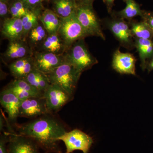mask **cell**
<instances>
[{"mask_svg":"<svg viewBox=\"0 0 153 153\" xmlns=\"http://www.w3.org/2000/svg\"><path fill=\"white\" fill-rule=\"evenodd\" d=\"M16 132L32 138L47 153H63L58 138L68 131L66 126L54 114H47L28 122L16 124Z\"/></svg>","mask_w":153,"mask_h":153,"instance_id":"6da1fadb","label":"cell"},{"mask_svg":"<svg viewBox=\"0 0 153 153\" xmlns=\"http://www.w3.org/2000/svg\"><path fill=\"white\" fill-rule=\"evenodd\" d=\"M82 73L71 64L66 62L47 75L51 84L58 85L73 98Z\"/></svg>","mask_w":153,"mask_h":153,"instance_id":"7a4b0ae2","label":"cell"},{"mask_svg":"<svg viewBox=\"0 0 153 153\" xmlns=\"http://www.w3.org/2000/svg\"><path fill=\"white\" fill-rule=\"evenodd\" d=\"M64 55L66 62L82 73L98 63V60L91 54L86 47L84 39L78 40L72 44Z\"/></svg>","mask_w":153,"mask_h":153,"instance_id":"3957f363","label":"cell"},{"mask_svg":"<svg viewBox=\"0 0 153 153\" xmlns=\"http://www.w3.org/2000/svg\"><path fill=\"white\" fill-rule=\"evenodd\" d=\"M76 18L88 36H95L105 39L98 17L93 4L77 2Z\"/></svg>","mask_w":153,"mask_h":153,"instance_id":"277c9868","label":"cell"},{"mask_svg":"<svg viewBox=\"0 0 153 153\" xmlns=\"http://www.w3.org/2000/svg\"><path fill=\"white\" fill-rule=\"evenodd\" d=\"M58 34L67 48L76 41L88 36L76 18V13L66 19H61Z\"/></svg>","mask_w":153,"mask_h":153,"instance_id":"5b68a950","label":"cell"},{"mask_svg":"<svg viewBox=\"0 0 153 153\" xmlns=\"http://www.w3.org/2000/svg\"><path fill=\"white\" fill-rule=\"evenodd\" d=\"M58 140L64 143L66 148L65 153H71L76 150L88 153L94 142L91 137L78 129L66 132Z\"/></svg>","mask_w":153,"mask_h":153,"instance_id":"8992f818","label":"cell"},{"mask_svg":"<svg viewBox=\"0 0 153 153\" xmlns=\"http://www.w3.org/2000/svg\"><path fill=\"white\" fill-rule=\"evenodd\" d=\"M8 132L10 140L7 145L8 153H42L40 151L42 149L41 147L32 138L15 131Z\"/></svg>","mask_w":153,"mask_h":153,"instance_id":"52a82bcc","label":"cell"},{"mask_svg":"<svg viewBox=\"0 0 153 153\" xmlns=\"http://www.w3.org/2000/svg\"><path fill=\"white\" fill-rule=\"evenodd\" d=\"M43 97L46 100L49 113L55 114L72 99L61 88L55 84H50L44 91Z\"/></svg>","mask_w":153,"mask_h":153,"instance_id":"ba28073f","label":"cell"},{"mask_svg":"<svg viewBox=\"0 0 153 153\" xmlns=\"http://www.w3.org/2000/svg\"><path fill=\"white\" fill-rule=\"evenodd\" d=\"M33 57L36 68L46 74L66 62L64 55H56L49 52L35 51Z\"/></svg>","mask_w":153,"mask_h":153,"instance_id":"9c48e42d","label":"cell"},{"mask_svg":"<svg viewBox=\"0 0 153 153\" xmlns=\"http://www.w3.org/2000/svg\"><path fill=\"white\" fill-rule=\"evenodd\" d=\"M49 113L46 100L44 97H32L22 101L19 117L32 120Z\"/></svg>","mask_w":153,"mask_h":153,"instance_id":"30bf717a","label":"cell"},{"mask_svg":"<svg viewBox=\"0 0 153 153\" xmlns=\"http://www.w3.org/2000/svg\"><path fill=\"white\" fill-rule=\"evenodd\" d=\"M21 102L22 100L8 88L5 87L1 91L0 103L7 114V119L12 126L17 124Z\"/></svg>","mask_w":153,"mask_h":153,"instance_id":"8fae6325","label":"cell"},{"mask_svg":"<svg viewBox=\"0 0 153 153\" xmlns=\"http://www.w3.org/2000/svg\"><path fill=\"white\" fill-rule=\"evenodd\" d=\"M34 52L25 39L10 41L3 54V59L5 63H10L14 60L33 55Z\"/></svg>","mask_w":153,"mask_h":153,"instance_id":"7c38bea8","label":"cell"},{"mask_svg":"<svg viewBox=\"0 0 153 153\" xmlns=\"http://www.w3.org/2000/svg\"><path fill=\"white\" fill-rule=\"evenodd\" d=\"M136 59L129 53L121 52L119 49L115 52L112 60V67L121 74L136 75Z\"/></svg>","mask_w":153,"mask_h":153,"instance_id":"4fadbf2b","label":"cell"},{"mask_svg":"<svg viewBox=\"0 0 153 153\" xmlns=\"http://www.w3.org/2000/svg\"><path fill=\"white\" fill-rule=\"evenodd\" d=\"M108 27L121 44L128 48L132 46L133 36L131 30L123 19L119 18L113 19L108 23Z\"/></svg>","mask_w":153,"mask_h":153,"instance_id":"5bb4252c","label":"cell"},{"mask_svg":"<svg viewBox=\"0 0 153 153\" xmlns=\"http://www.w3.org/2000/svg\"><path fill=\"white\" fill-rule=\"evenodd\" d=\"M22 100L32 97H43L44 93L38 91L24 79H14L6 86Z\"/></svg>","mask_w":153,"mask_h":153,"instance_id":"9a60e30c","label":"cell"},{"mask_svg":"<svg viewBox=\"0 0 153 153\" xmlns=\"http://www.w3.org/2000/svg\"><path fill=\"white\" fill-rule=\"evenodd\" d=\"M8 68L15 79H24L36 68L33 55L14 60Z\"/></svg>","mask_w":153,"mask_h":153,"instance_id":"2e32d148","label":"cell"},{"mask_svg":"<svg viewBox=\"0 0 153 153\" xmlns=\"http://www.w3.org/2000/svg\"><path fill=\"white\" fill-rule=\"evenodd\" d=\"M24 27L22 19L10 18L3 21L1 34L9 41L23 39Z\"/></svg>","mask_w":153,"mask_h":153,"instance_id":"e0dca14e","label":"cell"},{"mask_svg":"<svg viewBox=\"0 0 153 153\" xmlns=\"http://www.w3.org/2000/svg\"><path fill=\"white\" fill-rule=\"evenodd\" d=\"M68 48L58 33L48 34L40 47L36 51L51 52L58 55H63Z\"/></svg>","mask_w":153,"mask_h":153,"instance_id":"ac0fdd59","label":"cell"},{"mask_svg":"<svg viewBox=\"0 0 153 153\" xmlns=\"http://www.w3.org/2000/svg\"><path fill=\"white\" fill-rule=\"evenodd\" d=\"M134 44L139 55L141 67L144 71L146 68L148 60L153 57V42L152 40L136 38Z\"/></svg>","mask_w":153,"mask_h":153,"instance_id":"d6986e66","label":"cell"},{"mask_svg":"<svg viewBox=\"0 0 153 153\" xmlns=\"http://www.w3.org/2000/svg\"><path fill=\"white\" fill-rule=\"evenodd\" d=\"M40 22L49 34L58 33L61 19L52 10L44 9L40 17Z\"/></svg>","mask_w":153,"mask_h":153,"instance_id":"ffe728a7","label":"cell"},{"mask_svg":"<svg viewBox=\"0 0 153 153\" xmlns=\"http://www.w3.org/2000/svg\"><path fill=\"white\" fill-rule=\"evenodd\" d=\"M52 3V10L61 19H66L76 13V0H54Z\"/></svg>","mask_w":153,"mask_h":153,"instance_id":"44dd1931","label":"cell"},{"mask_svg":"<svg viewBox=\"0 0 153 153\" xmlns=\"http://www.w3.org/2000/svg\"><path fill=\"white\" fill-rule=\"evenodd\" d=\"M48 34L40 22L39 25L30 30L25 40L34 52H35L41 46Z\"/></svg>","mask_w":153,"mask_h":153,"instance_id":"7402d4cb","label":"cell"},{"mask_svg":"<svg viewBox=\"0 0 153 153\" xmlns=\"http://www.w3.org/2000/svg\"><path fill=\"white\" fill-rule=\"evenodd\" d=\"M24 79L38 91L43 93L51 84L47 74L36 68Z\"/></svg>","mask_w":153,"mask_h":153,"instance_id":"603a6c76","label":"cell"},{"mask_svg":"<svg viewBox=\"0 0 153 153\" xmlns=\"http://www.w3.org/2000/svg\"><path fill=\"white\" fill-rule=\"evenodd\" d=\"M126 3L124 9L115 13L116 16L120 19L130 20L134 17H142L143 10H141L140 5L136 0H123Z\"/></svg>","mask_w":153,"mask_h":153,"instance_id":"cb8c5ba5","label":"cell"},{"mask_svg":"<svg viewBox=\"0 0 153 153\" xmlns=\"http://www.w3.org/2000/svg\"><path fill=\"white\" fill-rule=\"evenodd\" d=\"M44 9L45 8L44 7L30 10L27 15L22 18L24 27L23 39L25 40L26 36L30 30L39 25L40 22V16Z\"/></svg>","mask_w":153,"mask_h":153,"instance_id":"d4e9b609","label":"cell"},{"mask_svg":"<svg viewBox=\"0 0 153 153\" xmlns=\"http://www.w3.org/2000/svg\"><path fill=\"white\" fill-rule=\"evenodd\" d=\"M131 30L133 37L137 38L152 40L153 38V30L144 21L132 23Z\"/></svg>","mask_w":153,"mask_h":153,"instance_id":"484cf974","label":"cell"},{"mask_svg":"<svg viewBox=\"0 0 153 153\" xmlns=\"http://www.w3.org/2000/svg\"><path fill=\"white\" fill-rule=\"evenodd\" d=\"M9 9L11 17L18 19H22L30 11L20 0H10L9 2Z\"/></svg>","mask_w":153,"mask_h":153,"instance_id":"4316f807","label":"cell"},{"mask_svg":"<svg viewBox=\"0 0 153 153\" xmlns=\"http://www.w3.org/2000/svg\"><path fill=\"white\" fill-rule=\"evenodd\" d=\"M25 7L29 10L44 7L43 2L44 0H20Z\"/></svg>","mask_w":153,"mask_h":153,"instance_id":"83f0119b","label":"cell"},{"mask_svg":"<svg viewBox=\"0 0 153 153\" xmlns=\"http://www.w3.org/2000/svg\"><path fill=\"white\" fill-rule=\"evenodd\" d=\"M10 140L8 132L1 133L0 136V153H8L7 145Z\"/></svg>","mask_w":153,"mask_h":153,"instance_id":"f1b7e54d","label":"cell"},{"mask_svg":"<svg viewBox=\"0 0 153 153\" xmlns=\"http://www.w3.org/2000/svg\"><path fill=\"white\" fill-rule=\"evenodd\" d=\"M0 17L3 22L11 17L9 11V3L0 1Z\"/></svg>","mask_w":153,"mask_h":153,"instance_id":"f546056e","label":"cell"},{"mask_svg":"<svg viewBox=\"0 0 153 153\" xmlns=\"http://www.w3.org/2000/svg\"><path fill=\"white\" fill-rule=\"evenodd\" d=\"M141 18L143 21L146 22L153 30V12L143 10Z\"/></svg>","mask_w":153,"mask_h":153,"instance_id":"4dcf8cb0","label":"cell"},{"mask_svg":"<svg viewBox=\"0 0 153 153\" xmlns=\"http://www.w3.org/2000/svg\"><path fill=\"white\" fill-rule=\"evenodd\" d=\"M7 119H5V118L3 116L2 113H1V115H0V131L1 132H3L4 131V127L5 126H7Z\"/></svg>","mask_w":153,"mask_h":153,"instance_id":"1f68e13d","label":"cell"},{"mask_svg":"<svg viewBox=\"0 0 153 153\" xmlns=\"http://www.w3.org/2000/svg\"><path fill=\"white\" fill-rule=\"evenodd\" d=\"M115 0H104L105 3L106 4L107 8L109 13H111L114 4Z\"/></svg>","mask_w":153,"mask_h":153,"instance_id":"d6a6232c","label":"cell"},{"mask_svg":"<svg viewBox=\"0 0 153 153\" xmlns=\"http://www.w3.org/2000/svg\"><path fill=\"white\" fill-rule=\"evenodd\" d=\"M146 68L149 73L153 70V57L148 62Z\"/></svg>","mask_w":153,"mask_h":153,"instance_id":"836d02e7","label":"cell"},{"mask_svg":"<svg viewBox=\"0 0 153 153\" xmlns=\"http://www.w3.org/2000/svg\"><path fill=\"white\" fill-rule=\"evenodd\" d=\"M77 2L87 4H93L94 0H76Z\"/></svg>","mask_w":153,"mask_h":153,"instance_id":"e575fe53","label":"cell"},{"mask_svg":"<svg viewBox=\"0 0 153 153\" xmlns=\"http://www.w3.org/2000/svg\"><path fill=\"white\" fill-rule=\"evenodd\" d=\"M10 0H0L1 1L4 2L9 3Z\"/></svg>","mask_w":153,"mask_h":153,"instance_id":"d590c367","label":"cell"},{"mask_svg":"<svg viewBox=\"0 0 153 153\" xmlns=\"http://www.w3.org/2000/svg\"><path fill=\"white\" fill-rule=\"evenodd\" d=\"M54 1V0H44V1H45L47 2H50V1Z\"/></svg>","mask_w":153,"mask_h":153,"instance_id":"8d00e7d4","label":"cell"}]
</instances>
